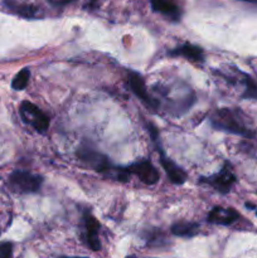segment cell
Instances as JSON below:
<instances>
[{
  "instance_id": "obj_9",
  "label": "cell",
  "mask_w": 257,
  "mask_h": 258,
  "mask_svg": "<svg viewBox=\"0 0 257 258\" xmlns=\"http://www.w3.org/2000/svg\"><path fill=\"white\" fill-rule=\"evenodd\" d=\"M83 226H85V232H83V238H85L86 244L90 247L92 251L97 252L101 249V242L98 233H100V222L92 216L88 211L83 213Z\"/></svg>"
},
{
  "instance_id": "obj_3",
  "label": "cell",
  "mask_w": 257,
  "mask_h": 258,
  "mask_svg": "<svg viewBox=\"0 0 257 258\" xmlns=\"http://www.w3.org/2000/svg\"><path fill=\"white\" fill-rule=\"evenodd\" d=\"M9 185L17 193H38L43 185V178L25 170H15L9 176Z\"/></svg>"
},
{
  "instance_id": "obj_23",
  "label": "cell",
  "mask_w": 257,
  "mask_h": 258,
  "mask_svg": "<svg viewBox=\"0 0 257 258\" xmlns=\"http://www.w3.org/2000/svg\"><path fill=\"white\" fill-rule=\"evenodd\" d=\"M127 258H136V257H133V256H130V257H127Z\"/></svg>"
},
{
  "instance_id": "obj_7",
  "label": "cell",
  "mask_w": 257,
  "mask_h": 258,
  "mask_svg": "<svg viewBox=\"0 0 257 258\" xmlns=\"http://www.w3.org/2000/svg\"><path fill=\"white\" fill-rule=\"evenodd\" d=\"M126 170L128 171L130 175L138 176L146 185H154L160 179V174H159L158 169L148 159H143V160H138L135 163L130 164V165L126 166Z\"/></svg>"
},
{
  "instance_id": "obj_17",
  "label": "cell",
  "mask_w": 257,
  "mask_h": 258,
  "mask_svg": "<svg viewBox=\"0 0 257 258\" xmlns=\"http://www.w3.org/2000/svg\"><path fill=\"white\" fill-rule=\"evenodd\" d=\"M13 257V244L9 242L0 244V258H12Z\"/></svg>"
},
{
  "instance_id": "obj_1",
  "label": "cell",
  "mask_w": 257,
  "mask_h": 258,
  "mask_svg": "<svg viewBox=\"0 0 257 258\" xmlns=\"http://www.w3.org/2000/svg\"><path fill=\"white\" fill-rule=\"evenodd\" d=\"M211 125L214 128L243 138H253L254 134L242 118L241 113L231 108H218L209 117Z\"/></svg>"
},
{
  "instance_id": "obj_6",
  "label": "cell",
  "mask_w": 257,
  "mask_h": 258,
  "mask_svg": "<svg viewBox=\"0 0 257 258\" xmlns=\"http://www.w3.org/2000/svg\"><path fill=\"white\" fill-rule=\"evenodd\" d=\"M127 86L131 90V92L141 100V102L145 103L149 108L151 110H158L160 103L159 100H156L155 97L150 95L148 92V88H146L145 81H144L143 76L139 75L138 72H134V71H128L127 73Z\"/></svg>"
},
{
  "instance_id": "obj_18",
  "label": "cell",
  "mask_w": 257,
  "mask_h": 258,
  "mask_svg": "<svg viewBox=\"0 0 257 258\" xmlns=\"http://www.w3.org/2000/svg\"><path fill=\"white\" fill-rule=\"evenodd\" d=\"M47 2L49 3L50 5H53V7L62 8V7H66V5L71 4V3H73L75 0H47Z\"/></svg>"
},
{
  "instance_id": "obj_14",
  "label": "cell",
  "mask_w": 257,
  "mask_h": 258,
  "mask_svg": "<svg viewBox=\"0 0 257 258\" xmlns=\"http://www.w3.org/2000/svg\"><path fill=\"white\" fill-rule=\"evenodd\" d=\"M170 231L174 236L189 238L199 233V224L193 223V222H178L171 226Z\"/></svg>"
},
{
  "instance_id": "obj_15",
  "label": "cell",
  "mask_w": 257,
  "mask_h": 258,
  "mask_svg": "<svg viewBox=\"0 0 257 258\" xmlns=\"http://www.w3.org/2000/svg\"><path fill=\"white\" fill-rule=\"evenodd\" d=\"M241 83L243 85V96L244 98H257V82L246 73L241 72Z\"/></svg>"
},
{
  "instance_id": "obj_20",
  "label": "cell",
  "mask_w": 257,
  "mask_h": 258,
  "mask_svg": "<svg viewBox=\"0 0 257 258\" xmlns=\"http://www.w3.org/2000/svg\"><path fill=\"white\" fill-rule=\"evenodd\" d=\"M241 2H246V3H252V4H257V0H241Z\"/></svg>"
},
{
  "instance_id": "obj_22",
  "label": "cell",
  "mask_w": 257,
  "mask_h": 258,
  "mask_svg": "<svg viewBox=\"0 0 257 258\" xmlns=\"http://www.w3.org/2000/svg\"><path fill=\"white\" fill-rule=\"evenodd\" d=\"M62 258H86V257H62Z\"/></svg>"
},
{
  "instance_id": "obj_8",
  "label": "cell",
  "mask_w": 257,
  "mask_h": 258,
  "mask_svg": "<svg viewBox=\"0 0 257 258\" xmlns=\"http://www.w3.org/2000/svg\"><path fill=\"white\" fill-rule=\"evenodd\" d=\"M77 158L85 164H87L90 168L95 169L96 171L102 174H105L112 166L107 156H105L100 151L95 150V149L87 148V146L78 149Z\"/></svg>"
},
{
  "instance_id": "obj_4",
  "label": "cell",
  "mask_w": 257,
  "mask_h": 258,
  "mask_svg": "<svg viewBox=\"0 0 257 258\" xmlns=\"http://www.w3.org/2000/svg\"><path fill=\"white\" fill-rule=\"evenodd\" d=\"M19 113L22 120L27 125L32 126L37 133L45 134L48 131V128H49V117L38 106H35L34 103L28 102V101L22 102L19 108Z\"/></svg>"
},
{
  "instance_id": "obj_21",
  "label": "cell",
  "mask_w": 257,
  "mask_h": 258,
  "mask_svg": "<svg viewBox=\"0 0 257 258\" xmlns=\"http://www.w3.org/2000/svg\"><path fill=\"white\" fill-rule=\"evenodd\" d=\"M246 207H247V208H249V209H254V208H256V207H254L253 204H249V203H246Z\"/></svg>"
},
{
  "instance_id": "obj_13",
  "label": "cell",
  "mask_w": 257,
  "mask_h": 258,
  "mask_svg": "<svg viewBox=\"0 0 257 258\" xmlns=\"http://www.w3.org/2000/svg\"><path fill=\"white\" fill-rule=\"evenodd\" d=\"M169 55L170 57H183L191 62H204L203 48L190 44V43H184V44L169 50Z\"/></svg>"
},
{
  "instance_id": "obj_11",
  "label": "cell",
  "mask_w": 257,
  "mask_h": 258,
  "mask_svg": "<svg viewBox=\"0 0 257 258\" xmlns=\"http://www.w3.org/2000/svg\"><path fill=\"white\" fill-rule=\"evenodd\" d=\"M239 218V214L233 208H223V207H214L207 216L209 223L219 224V226H229L233 224Z\"/></svg>"
},
{
  "instance_id": "obj_10",
  "label": "cell",
  "mask_w": 257,
  "mask_h": 258,
  "mask_svg": "<svg viewBox=\"0 0 257 258\" xmlns=\"http://www.w3.org/2000/svg\"><path fill=\"white\" fill-rule=\"evenodd\" d=\"M151 9L159 13L170 22H180L183 10L176 0H150Z\"/></svg>"
},
{
  "instance_id": "obj_19",
  "label": "cell",
  "mask_w": 257,
  "mask_h": 258,
  "mask_svg": "<svg viewBox=\"0 0 257 258\" xmlns=\"http://www.w3.org/2000/svg\"><path fill=\"white\" fill-rule=\"evenodd\" d=\"M100 5V0H88L87 8L88 9H96Z\"/></svg>"
},
{
  "instance_id": "obj_2",
  "label": "cell",
  "mask_w": 257,
  "mask_h": 258,
  "mask_svg": "<svg viewBox=\"0 0 257 258\" xmlns=\"http://www.w3.org/2000/svg\"><path fill=\"white\" fill-rule=\"evenodd\" d=\"M148 131L149 134H150V138L153 139V141L155 143L156 150H158V154H159V160H160L161 166H163V169L165 170L169 180H170L173 184H175V185H181V184L185 183L188 175H186V173L180 168V166L176 165V164L174 163V161L171 160L165 153H164L160 141H159L160 140V139H159V133L158 130H156L155 126L149 123Z\"/></svg>"
},
{
  "instance_id": "obj_5",
  "label": "cell",
  "mask_w": 257,
  "mask_h": 258,
  "mask_svg": "<svg viewBox=\"0 0 257 258\" xmlns=\"http://www.w3.org/2000/svg\"><path fill=\"white\" fill-rule=\"evenodd\" d=\"M199 183L212 186L221 194H227L236 183V175L232 171V166L226 163L218 173L209 176H203L199 179Z\"/></svg>"
},
{
  "instance_id": "obj_12",
  "label": "cell",
  "mask_w": 257,
  "mask_h": 258,
  "mask_svg": "<svg viewBox=\"0 0 257 258\" xmlns=\"http://www.w3.org/2000/svg\"><path fill=\"white\" fill-rule=\"evenodd\" d=\"M3 4L9 12L25 18V19H35V18L39 17V8L35 7L34 4L22 3L18 2V0H4Z\"/></svg>"
},
{
  "instance_id": "obj_16",
  "label": "cell",
  "mask_w": 257,
  "mask_h": 258,
  "mask_svg": "<svg viewBox=\"0 0 257 258\" xmlns=\"http://www.w3.org/2000/svg\"><path fill=\"white\" fill-rule=\"evenodd\" d=\"M29 78H30V71L28 68H23L19 73L14 77L12 82V87L14 88L15 91H22L24 90L25 87L29 83Z\"/></svg>"
},
{
  "instance_id": "obj_24",
  "label": "cell",
  "mask_w": 257,
  "mask_h": 258,
  "mask_svg": "<svg viewBox=\"0 0 257 258\" xmlns=\"http://www.w3.org/2000/svg\"><path fill=\"white\" fill-rule=\"evenodd\" d=\"M256 214H257V212H256Z\"/></svg>"
}]
</instances>
